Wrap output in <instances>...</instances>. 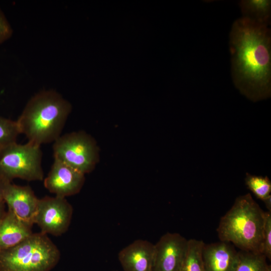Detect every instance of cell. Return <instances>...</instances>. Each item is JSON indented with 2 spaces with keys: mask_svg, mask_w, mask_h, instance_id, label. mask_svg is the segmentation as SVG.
I'll use <instances>...</instances> for the list:
<instances>
[{
  "mask_svg": "<svg viewBox=\"0 0 271 271\" xmlns=\"http://www.w3.org/2000/svg\"><path fill=\"white\" fill-rule=\"evenodd\" d=\"M2 181L0 180V198H3L2 195Z\"/></svg>",
  "mask_w": 271,
  "mask_h": 271,
  "instance_id": "cell-23",
  "label": "cell"
},
{
  "mask_svg": "<svg viewBox=\"0 0 271 271\" xmlns=\"http://www.w3.org/2000/svg\"><path fill=\"white\" fill-rule=\"evenodd\" d=\"M2 181V195L8 209L23 221L33 225L39 199L31 187Z\"/></svg>",
  "mask_w": 271,
  "mask_h": 271,
  "instance_id": "cell-9",
  "label": "cell"
},
{
  "mask_svg": "<svg viewBox=\"0 0 271 271\" xmlns=\"http://www.w3.org/2000/svg\"><path fill=\"white\" fill-rule=\"evenodd\" d=\"M266 211L247 193L236 198L220 218L217 232L220 241L232 244L240 250L262 253Z\"/></svg>",
  "mask_w": 271,
  "mask_h": 271,
  "instance_id": "cell-3",
  "label": "cell"
},
{
  "mask_svg": "<svg viewBox=\"0 0 271 271\" xmlns=\"http://www.w3.org/2000/svg\"><path fill=\"white\" fill-rule=\"evenodd\" d=\"M113 271H118V270H113Z\"/></svg>",
  "mask_w": 271,
  "mask_h": 271,
  "instance_id": "cell-24",
  "label": "cell"
},
{
  "mask_svg": "<svg viewBox=\"0 0 271 271\" xmlns=\"http://www.w3.org/2000/svg\"><path fill=\"white\" fill-rule=\"evenodd\" d=\"M20 133L17 121L0 115V146L16 142Z\"/></svg>",
  "mask_w": 271,
  "mask_h": 271,
  "instance_id": "cell-18",
  "label": "cell"
},
{
  "mask_svg": "<svg viewBox=\"0 0 271 271\" xmlns=\"http://www.w3.org/2000/svg\"><path fill=\"white\" fill-rule=\"evenodd\" d=\"M231 72L241 94L253 101L271 94V32L268 26L242 17L232 24L229 35Z\"/></svg>",
  "mask_w": 271,
  "mask_h": 271,
  "instance_id": "cell-1",
  "label": "cell"
},
{
  "mask_svg": "<svg viewBox=\"0 0 271 271\" xmlns=\"http://www.w3.org/2000/svg\"><path fill=\"white\" fill-rule=\"evenodd\" d=\"M155 245L137 239L118 253V260L123 271H153Z\"/></svg>",
  "mask_w": 271,
  "mask_h": 271,
  "instance_id": "cell-12",
  "label": "cell"
},
{
  "mask_svg": "<svg viewBox=\"0 0 271 271\" xmlns=\"http://www.w3.org/2000/svg\"><path fill=\"white\" fill-rule=\"evenodd\" d=\"M13 33L12 27L4 13L0 8V45L9 40L12 37Z\"/></svg>",
  "mask_w": 271,
  "mask_h": 271,
  "instance_id": "cell-20",
  "label": "cell"
},
{
  "mask_svg": "<svg viewBox=\"0 0 271 271\" xmlns=\"http://www.w3.org/2000/svg\"><path fill=\"white\" fill-rule=\"evenodd\" d=\"M72 214V206L65 198L45 196L39 200L34 224L42 233L60 236L68 229Z\"/></svg>",
  "mask_w": 271,
  "mask_h": 271,
  "instance_id": "cell-7",
  "label": "cell"
},
{
  "mask_svg": "<svg viewBox=\"0 0 271 271\" xmlns=\"http://www.w3.org/2000/svg\"><path fill=\"white\" fill-rule=\"evenodd\" d=\"M60 252L47 234L33 233L11 248L0 251V271H50Z\"/></svg>",
  "mask_w": 271,
  "mask_h": 271,
  "instance_id": "cell-4",
  "label": "cell"
},
{
  "mask_svg": "<svg viewBox=\"0 0 271 271\" xmlns=\"http://www.w3.org/2000/svg\"><path fill=\"white\" fill-rule=\"evenodd\" d=\"M205 271H235L239 260V251L225 241L206 244L202 250Z\"/></svg>",
  "mask_w": 271,
  "mask_h": 271,
  "instance_id": "cell-11",
  "label": "cell"
},
{
  "mask_svg": "<svg viewBox=\"0 0 271 271\" xmlns=\"http://www.w3.org/2000/svg\"><path fill=\"white\" fill-rule=\"evenodd\" d=\"M42 159L41 146L31 142L19 144L15 142L0 146V180L42 181Z\"/></svg>",
  "mask_w": 271,
  "mask_h": 271,
  "instance_id": "cell-5",
  "label": "cell"
},
{
  "mask_svg": "<svg viewBox=\"0 0 271 271\" xmlns=\"http://www.w3.org/2000/svg\"><path fill=\"white\" fill-rule=\"evenodd\" d=\"M242 18L250 22L268 26L271 19L270 0H241L239 3Z\"/></svg>",
  "mask_w": 271,
  "mask_h": 271,
  "instance_id": "cell-14",
  "label": "cell"
},
{
  "mask_svg": "<svg viewBox=\"0 0 271 271\" xmlns=\"http://www.w3.org/2000/svg\"><path fill=\"white\" fill-rule=\"evenodd\" d=\"M71 111L70 103L57 91L44 90L28 101L17 122L29 142L39 146L54 142Z\"/></svg>",
  "mask_w": 271,
  "mask_h": 271,
  "instance_id": "cell-2",
  "label": "cell"
},
{
  "mask_svg": "<svg viewBox=\"0 0 271 271\" xmlns=\"http://www.w3.org/2000/svg\"><path fill=\"white\" fill-rule=\"evenodd\" d=\"M5 204H6L3 200V198H0V219L2 218L6 212L5 209Z\"/></svg>",
  "mask_w": 271,
  "mask_h": 271,
  "instance_id": "cell-21",
  "label": "cell"
},
{
  "mask_svg": "<svg viewBox=\"0 0 271 271\" xmlns=\"http://www.w3.org/2000/svg\"><path fill=\"white\" fill-rule=\"evenodd\" d=\"M32 226L8 209L0 219V251L14 247L33 232Z\"/></svg>",
  "mask_w": 271,
  "mask_h": 271,
  "instance_id": "cell-13",
  "label": "cell"
},
{
  "mask_svg": "<svg viewBox=\"0 0 271 271\" xmlns=\"http://www.w3.org/2000/svg\"><path fill=\"white\" fill-rule=\"evenodd\" d=\"M245 183L247 188L256 197L262 201L271 196V182L267 177L246 173Z\"/></svg>",
  "mask_w": 271,
  "mask_h": 271,
  "instance_id": "cell-17",
  "label": "cell"
},
{
  "mask_svg": "<svg viewBox=\"0 0 271 271\" xmlns=\"http://www.w3.org/2000/svg\"><path fill=\"white\" fill-rule=\"evenodd\" d=\"M204 244L202 240L188 239L186 254L180 271H205L202 258Z\"/></svg>",
  "mask_w": 271,
  "mask_h": 271,
  "instance_id": "cell-16",
  "label": "cell"
},
{
  "mask_svg": "<svg viewBox=\"0 0 271 271\" xmlns=\"http://www.w3.org/2000/svg\"><path fill=\"white\" fill-rule=\"evenodd\" d=\"M54 159L83 174L91 172L99 159L95 140L80 131L61 135L53 145Z\"/></svg>",
  "mask_w": 271,
  "mask_h": 271,
  "instance_id": "cell-6",
  "label": "cell"
},
{
  "mask_svg": "<svg viewBox=\"0 0 271 271\" xmlns=\"http://www.w3.org/2000/svg\"><path fill=\"white\" fill-rule=\"evenodd\" d=\"M188 239L177 232H167L155 245L153 271H180Z\"/></svg>",
  "mask_w": 271,
  "mask_h": 271,
  "instance_id": "cell-8",
  "label": "cell"
},
{
  "mask_svg": "<svg viewBox=\"0 0 271 271\" xmlns=\"http://www.w3.org/2000/svg\"><path fill=\"white\" fill-rule=\"evenodd\" d=\"M263 202L264 203L267 211L271 212V196L265 199Z\"/></svg>",
  "mask_w": 271,
  "mask_h": 271,
  "instance_id": "cell-22",
  "label": "cell"
},
{
  "mask_svg": "<svg viewBox=\"0 0 271 271\" xmlns=\"http://www.w3.org/2000/svg\"><path fill=\"white\" fill-rule=\"evenodd\" d=\"M267 260L262 253L239 250L235 271H271Z\"/></svg>",
  "mask_w": 271,
  "mask_h": 271,
  "instance_id": "cell-15",
  "label": "cell"
},
{
  "mask_svg": "<svg viewBox=\"0 0 271 271\" xmlns=\"http://www.w3.org/2000/svg\"><path fill=\"white\" fill-rule=\"evenodd\" d=\"M84 182V174L54 159L50 170L44 179V185L55 196L66 198L78 193Z\"/></svg>",
  "mask_w": 271,
  "mask_h": 271,
  "instance_id": "cell-10",
  "label": "cell"
},
{
  "mask_svg": "<svg viewBox=\"0 0 271 271\" xmlns=\"http://www.w3.org/2000/svg\"><path fill=\"white\" fill-rule=\"evenodd\" d=\"M263 254L267 260H271V212L266 211V217L263 233Z\"/></svg>",
  "mask_w": 271,
  "mask_h": 271,
  "instance_id": "cell-19",
  "label": "cell"
}]
</instances>
